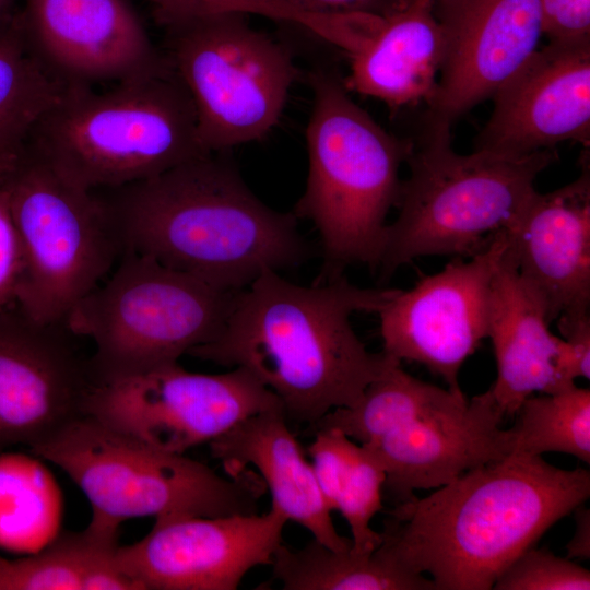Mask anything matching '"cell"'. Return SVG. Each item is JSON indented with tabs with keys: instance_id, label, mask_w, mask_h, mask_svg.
<instances>
[{
	"instance_id": "6da1fadb",
	"label": "cell",
	"mask_w": 590,
	"mask_h": 590,
	"mask_svg": "<svg viewBox=\"0 0 590 590\" xmlns=\"http://www.w3.org/2000/svg\"><path fill=\"white\" fill-rule=\"evenodd\" d=\"M397 288H365L341 273L310 286L264 270L238 291L215 339L187 355L249 371L280 400L286 418L309 428L401 364L373 353L355 333V312H377Z\"/></svg>"
},
{
	"instance_id": "7a4b0ae2",
	"label": "cell",
	"mask_w": 590,
	"mask_h": 590,
	"mask_svg": "<svg viewBox=\"0 0 590 590\" xmlns=\"http://www.w3.org/2000/svg\"><path fill=\"white\" fill-rule=\"evenodd\" d=\"M590 496V472L542 456L471 469L424 498L389 511L378 545L436 590H488L523 551Z\"/></svg>"
},
{
	"instance_id": "3957f363",
	"label": "cell",
	"mask_w": 590,
	"mask_h": 590,
	"mask_svg": "<svg viewBox=\"0 0 590 590\" xmlns=\"http://www.w3.org/2000/svg\"><path fill=\"white\" fill-rule=\"evenodd\" d=\"M104 191L125 251L221 290L240 291L264 270L297 266L311 251L295 214L264 204L213 153Z\"/></svg>"
},
{
	"instance_id": "277c9868",
	"label": "cell",
	"mask_w": 590,
	"mask_h": 590,
	"mask_svg": "<svg viewBox=\"0 0 590 590\" xmlns=\"http://www.w3.org/2000/svg\"><path fill=\"white\" fill-rule=\"evenodd\" d=\"M25 145L87 191L119 188L211 154L200 143L192 101L166 58L103 93L70 82Z\"/></svg>"
},
{
	"instance_id": "5b68a950",
	"label": "cell",
	"mask_w": 590,
	"mask_h": 590,
	"mask_svg": "<svg viewBox=\"0 0 590 590\" xmlns=\"http://www.w3.org/2000/svg\"><path fill=\"white\" fill-rule=\"evenodd\" d=\"M451 126L424 116L409 138L399 213L387 225L378 263L380 280L418 257H472L510 229L536 192V177L557 160L554 149L524 155L452 150Z\"/></svg>"
},
{
	"instance_id": "8992f818",
	"label": "cell",
	"mask_w": 590,
	"mask_h": 590,
	"mask_svg": "<svg viewBox=\"0 0 590 590\" xmlns=\"http://www.w3.org/2000/svg\"><path fill=\"white\" fill-rule=\"evenodd\" d=\"M308 83L312 92L306 128L308 177L293 213L317 228L326 278L352 263L375 269L387 215L399 200V170L410 140L378 125L334 72L316 69Z\"/></svg>"
},
{
	"instance_id": "52a82bcc",
	"label": "cell",
	"mask_w": 590,
	"mask_h": 590,
	"mask_svg": "<svg viewBox=\"0 0 590 590\" xmlns=\"http://www.w3.org/2000/svg\"><path fill=\"white\" fill-rule=\"evenodd\" d=\"M84 493L92 514L131 518L258 514L267 489L249 468L222 476L204 463L158 449L91 415L76 417L31 448Z\"/></svg>"
},
{
	"instance_id": "ba28073f",
	"label": "cell",
	"mask_w": 590,
	"mask_h": 590,
	"mask_svg": "<svg viewBox=\"0 0 590 590\" xmlns=\"http://www.w3.org/2000/svg\"><path fill=\"white\" fill-rule=\"evenodd\" d=\"M236 292L133 251L69 314L76 337L93 341L95 384L178 363L220 333Z\"/></svg>"
},
{
	"instance_id": "9c48e42d",
	"label": "cell",
	"mask_w": 590,
	"mask_h": 590,
	"mask_svg": "<svg viewBox=\"0 0 590 590\" xmlns=\"http://www.w3.org/2000/svg\"><path fill=\"white\" fill-rule=\"evenodd\" d=\"M24 269L16 305L40 323L64 322L125 248L97 191L80 189L25 151L8 176Z\"/></svg>"
},
{
	"instance_id": "30bf717a",
	"label": "cell",
	"mask_w": 590,
	"mask_h": 590,
	"mask_svg": "<svg viewBox=\"0 0 590 590\" xmlns=\"http://www.w3.org/2000/svg\"><path fill=\"white\" fill-rule=\"evenodd\" d=\"M166 57L186 87L208 153L262 140L278 125L298 71L248 15L222 13L166 26Z\"/></svg>"
},
{
	"instance_id": "8fae6325",
	"label": "cell",
	"mask_w": 590,
	"mask_h": 590,
	"mask_svg": "<svg viewBox=\"0 0 590 590\" xmlns=\"http://www.w3.org/2000/svg\"><path fill=\"white\" fill-rule=\"evenodd\" d=\"M271 410H283L280 400L246 369L201 374L178 363L94 384L85 405L105 425L175 453Z\"/></svg>"
},
{
	"instance_id": "7c38bea8",
	"label": "cell",
	"mask_w": 590,
	"mask_h": 590,
	"mask_svg": "<svg viewBox=\"0 0 590 590\" xmlns=\"http://www.w3.org/2000/svg\"><path fill=\"white\" fill-rule=\"evenodd\" d=\"M507 244L502 231L471 260L457 257L411 290L397 288L378 311L382 352L424 365L462 393L459 371L487 338L493 278Z\"/></svg>"
},
{
	"instance_id": "4fadbf2b",
	"label": "cell",
	"mask_w": 590,
	"mask_h": 590,
	"mask_svg": "<svg viewBox=\"0 0 590 590\" xmlns=\"http://www.w3.org/2000/svg\"><path fill=\"white\" fill-rule=\"evenodd\" d=\"M66 321L40 323L15 304L0 310V453L33 448L85 415L95 384Z\"/></svg>"
},
{
	"instance_id": "5bb4252c",
	"label": "cell",
	"mask_w": 590,
	"mask_h": 590,
	"mask_svg": "<svg viewBox=\"0 0 590 590\" xmlns=\"http://www.w3.org/2000/svg\"><path fill=\"white\" fill-rule=\"evenodd\" d=\"M505 416L489 391L468 400L432 385L422 402L394 428L362 444L379 460L384 491L398 504L416 489L440 487L462 473L511 452Z\"/></svg>"
},
{
	"instance_id": "9a60e30c",
	"label": "cell",
	"mask_w": 590,
	"mask_h": 590,
	"mask_svg": "<svg viewBox=\"0 0 590 590\" xmlns=\"http://www.w3.org/2000/svg\"><path fill=\"white\" fill-rule=\"evenodd\" d=\"M286 522L272 508L155 520L140 541L119 546L117 558L141 590H236L249 570L271 564Z\"/></svg>"
},
{
	"instance_id": "2e32d148",
	"label": "cell",
	"mask_w": 590,
	"mask_h": 590,
	"mask_svg": "<svg viewBox=\"0 0 590 590\" xmlns=\"http://www.w3.org/2000/svg\"><path fill=\"white\" fill-rule=\"evenodd\" d=\"M444 58L425 116L451 126L493 95L539 49L541 0H437Z\"/></svg>"
},
{
	"instance_id": "e0dca14e",
	"label": "cell",
	"mask_w": 590,
	"mask_h": 590,
	"mask_svg": "<svg viewBox=\"0 0 590 590\" xmlns=\"http://www.w3.org/2000/svg\"><path fill=\"white\" fill-rule=\"evenodd\" d=\"M474 150L524 155L564 141L590 144V40L539 47L493 95Z\"/></svg>"
},
{
	"instance_id": "ac0fdd59",
	"label": "cell",
	"mask_w": 590,
	"mask_h": 590,
	"mask_svg": "<svg viewBox=\"0 0 590 590\" xmlns=\"http://www.w3.org/2000/svg\"><path fill=\"white\" fill-rule=\"evenodd\" d=\"M20 22L39 57L69 82H120L165 60L127 0H26Z\"/></svg>"
},
{
	"instance_id": "d6986e66",
	"label": "cell",
	"mask_w": 590,
	"mask_h": 590,
	"mask_svg": "<svg viewBox=\"0 0 590 590\" xmlns=\"http://www.w3.org/2000/svg\"><path fill=\"white\" fill-rule=\"evenodd\" d=\"M507 232L517 270L543 303L550 321L590 308V167L546 193L538 191Z\"/></svg>"
},
{
	"instance_id": "ffe728a7",
	"label": "cell",
	"mask_w": 590,
	"mask_h": 590,
	"mask_svg": "<svg viewBox=\"0 0 590 590\" xmlns=\"http://www.w3.org/2000/svg\"><path fill=\"white\" fill-rule=\"evenodd\" d=\"M550 323L543 303L519 274L507 244L493 278L487 332L497 368L488 391L505 417L515 416L535 392L555 393L576 385L571 351L550 330Z\"/></svg>"
},
{
	"instance_id": "44dd1931",
	"label": "cell",
	"mask_w": 590,
	"mask_h": 590,
	"mask_svg": "<svg viewBox=\"0 0 590 590\" xmlns=\"http://www.w3.org/2000/svg\"><path fill=\"white\" fill-rule=\"evenodd\" d=\"M209 445L227 474L253 467L270 491L271 508L287 521L304 527L332 550H351L352 540L338 533L314 467L283 410L250 416Z\"/></svg>"
},
{
	"instance_id": "7402d4cb",
	"label": "cell",
	"mask_w": 590,
	"mask_h": 590,
	"mask_svg": "<svg viewBox=\"0 0 590 590\" xmlns=\"http://www.w3.org/2000/svg\"><path fill=\"white\" fill-rule=\"evenodd\" d=\"M444 58V38L433 5L411 4L387 17L374 38L351 56L349 91L391 108L432 98Z\"/></svg>"
},
{
	"instance_id": "603a6c76",
	"label": "cell",
	"mask_w": 590,
	"mask_h": 590,
	"mask_svg": "<svg viewBox=\"0 0 590 590\" xmlns=\"http://www.w3.org/2000/svg\"><path fill=\"white\" fill-rule=\"evenodd\" d=\"M314 434L308 452L323 498L346 520L351 551L371 553L381 542L380 532L374 531L370 523L384 508L385 470L367 447L342 432L318 428Z\"/></svg>"
},
{
	"instance_id": "cb8c5ba5",
	"label": "cell",
	"mask_w": 590,
	"mask_h": 590,
	"mask_svg": "<svg viewBox=\"0 0 590 590\" xmlns=\"http://www.w3.org/2000/svg\"><path fill=\"white\" fill-rule=\"evenodd\" d=\"M270 566L286 590H436L426 575L403 569L378 548L335 551L315 539L302 548L282 543Z\"/></svg>"
},
{
	"instance_id": "d4e9b609",
	"label": "cell",
	"mask_w": 590,
	"mask_h": 590,
	"mask_svg": "<svg viewBox=\"0 0 590 590\" xmlns=\"http://www.w3.org/2000/svg\"><path fill=\"white\" fill-rule=\"evenodd\" d=\"M69 84L35 51L20 19L0 26V144L25 142Z\"/></svg>"
},
{
	"instance_id": "484cf974",
	"label": "cell",
	"mask_w": 590,
	"mask_h": 590,
	"mask_svg": "<svg viewBox=\"0 0 590 590\" xmlns=\"http://www.w3.org/2000/svg\"><path fill=\"white\" fill-rule=\"evenodd\" d=\"M115 545L113 536L90 524L63 533L40 553L8 559L0 556V590H88Z\"/></svg>"
},
{
	"instance_id": "4316f807",
	"label": "cell",
	"mask_w": 590,
	"mask_h": 590,
	"mask_svg": "<svg viewBox=\"0 0 590 590\" xmlns=\"http://www.w3.org/2000/svg\"><path fill=\"white\" fill-rule=\"evenodd\" d=\"M510 455L562 452L590 463V390L576 385L527 398L517 410Z\"/></svg>"
},
{
	"instance_id": "83f0119b",
	"label": "cell",
	"mask_w": 590,
	"mask_h": 590,
	"mask_svg": "<svg viewBox=\"0 0 590 590\" xmlns=\"http://www.w3.org/2000/svg\"><path fill=\"white\" fill-rule=\"evenodd\" d=\"M154 16L163 26L222 13L263 16L295 25L332 45L342 44L345 25L340 15H316L303 12L283 0H148Z\"/></svg>"
},
{
	"instance_id": "f1b7e54d",
	"label": "cell",
	"mask_w": 590,
	"mask_h": 590,
	"mask_svg": "<svg viewBox=\"0 0 590 590\" xmlns=\"http://www.w3.org/2000/svg\"><path fill=\"white\" fill-rule=\"evenodd\" d=\"M496 590H589L590 573L570 558L533 545L496 579Z\"/></svg>"
},
{
	"instance_id": "f546056e",
	"label": "cell",
	"mask_w": 590,
	"mask_h": 590,
	"mask_svg": "<svg viewBox=\"0 0 590 590\" xmlns=\"http://www.w3.org/2000/svg\"><path fill=\"white\" fill-rule=\"evenodd\" d=\"M8 176L0 178V310L16 304L24 269Z\"/></svg>"
},
{
	"instance_id": "4dcf8cb0",
	"label": "cell",
	"mask_w": 590,
	"mask_h": 590,
	"mask_svg": "<svg viewBox=\"0 0 590 590\" xmlns=\"http://www.w3.org/2000/svg\"><path fill=\"white\" fill-rule=\"evenodd\" d=\"M541 12L550 42L590 40V0H541Z\"/></svg>"
},
{
	"instance_id": "1f68e13d",
	"label": "cell",
	"mask_w": 590,
	"mask_h": 590,
	"mask_svg": "<svg viewBox=\"0 0 590 590\" xmlns=\"http://www.w3.org/2000/svg\"><path fill=\"white\" fill-rule=\"evenodd\" d=\"M316 15L367 14L390 17L405 9L403 0H283Z\"/></svg>"
},
{
	"instance_id": "d6a6232c",
	"label": "cell",
	"mask_w": 590,
	"mask_h": 590,
	"mask_svg": "<svg viewBox=\"0 0 590 590\" xmlns=\"http://www.w3.org/2000/svg\"><path fill=\"white\" fill-rule=\"evenodd\" d=\"M560 338L568 344L577 378L590 377V310L560 315L557 319Z\"/></svg>"
},
{
	"instance_id": "836d02e7",
	"label": "cell",
	"mask_w": 590,
	"mask_h": 590,
	"mask_svg": "<svg viewBox=\"0 0 590 590\" xmlns=\"http://www.w3.org/2000/svg\"><path fill=\"white\" fill-rule=\"evenodd\" d=\"M576 528L571 540L567 543L568 558H590V510L583 504L574 509Z\"/></svg>"
},
{
	"instance_id": "e575fe53",
	"label": "cell",
	"mask_w": 590,
	"mask_h": 590,
	"mask_svg": "<svg viewBox=\"0 0 590 590\" xmlns=\"http://www.w3.org/2000/svg\"><path fill=\"white\" fill-rule=\"evenodd\" d=\"M25 151V142L0 144V178L10 174Z\"/></svg>"
},
{
	"instance_id": "d590c367",
	"label": "cell",
	"mask_w": 590,
	"mask_h": 590,
	"mask_svg": "<svg viewBox=\"0 0 590 590\" xmlns=\"http://www.w3.org/2000/svg\"><path fill=\"white\" fill-rule=\"evenodd\" d=\"M437 0H403L404 8L411 4L433 5Z\"/></svg>"
},
{
	"instance_id": "8d00e7d4",
	"label": "cell",
	"mask_w": 590,
	"mask_h": 590,
	"mask_svg": "<svg viewBox=\"0 0 590 590\" xmlns=\"http://www.w3.org/2000/svg\"><path fill=\"white\" fill-rule=\"evenodd\" d=\"M9 2H10V0H0V19L2 16V13L4 12V10L7 9Z\"/></svg>"
}]
</instances>
